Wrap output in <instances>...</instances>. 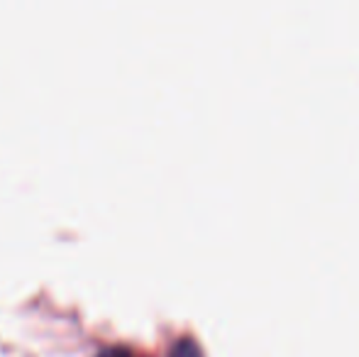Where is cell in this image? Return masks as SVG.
I'll return each mask as SVG.
<instances>
[{
	"label": "cell",
	"instance_id": "2",
	"mask_svg": "<svg viewBox=\"0 0 359 357\" xmlns=\"http://www.w3.org/2000/svg\"><path fill=\"white\" fill-rule=\"evenodd\" d=\"M95 357H144V355H140L137 350L125 348V345H115V348H103Z\"/></svg>",
	"mask_w": 359,
	"mask_h": 357
},
{
	"label": "cell",
	"instance_id": "1",
	"mask_svg": "<svg viewBox=\"0 0 359 357\" xmlns=\"http://www.w3.org/2000/svg\"><path fill=\"white\" fill-rule=\"evenodd\" d=\"M169 357H203V355H201V348L194 343V340L181 338V340H176V343H174Z\"/></svg>",
	"mask_w": 359,
	"mask_h": 357
}]
</instances>
